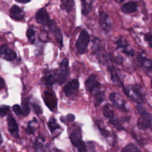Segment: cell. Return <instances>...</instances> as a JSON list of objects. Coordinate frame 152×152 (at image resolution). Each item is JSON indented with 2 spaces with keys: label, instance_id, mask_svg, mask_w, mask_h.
<instances>
[{
  "label": "cell",
  "instance_id": "f546056e",
  "mask_svg": "<svg viewBox=\"0 0 152 152\" xmlns=\"http://www.w3.org/2000/svg\"><path fill=\"white\" fill-rule=\"evenodd\" d=\"M96 125H97V128H99L101 135L105 138H109L110 137V132L109 131L106 129L105 128H102L100 125V121L99 120L96 121Z\"/></svg>",
  "mask_w": 152,
  "mask_h": 152
},
{
  "label": "cell",
  "instance_id": "60d3db41",
  "mask_svg": "<svg viewBox=\"0 0 152 152\" xmlns=\"http://www.w3.org/2000/svg\"><path fill=\"white\" fill-rule=\"evenodd\" d=\"M16 2L18 3H21V4H26L28 2H30V0H16Z\"/></svg>",
  "mask_w": 152,
  "mask_h": 152
},
{
  "label": "cell",
  "instance_id": "74e56055",
  "mask_svg": "<svg viewBox=\"0 0 152 152\" xmlns=\"http://www.w3.org/2000/svg\"><path fill=\"white\" fill-rule=\"evenodd\" d=\"M9 110V106L4 105L0 106V117H4Z\"/></svg>",
  "mask_w": 152,
  "mask_h": 152
},
{
  "label": "cell",
  "instance_id": "8d00e7d4",
  "mask_svg": "<svg viewBox=\"0 0 152 152\" xmlns=\"http://www.w3.org/2000/svg\"><path fill=\"white\" fill-rule=\"evenodd\" d=\"M86 144H87L86 147H87V150H88L90 152H95L96 151V147H95L94 142L88 141H87Z\"/></svg>",
  "mask_w": 152,
  "mask_h": 152
},
{
  "label": "cell",
  "instance_id": "e0dca14e",
  "mask_svg": "<svg viewBox=\"0 0 152 152\" xmlns=\"http://www.w3.org/2000/svg\"><path fill=\"white\" fill-rule=\"evenodd\" d=\"M109 71L110 73V78L114 84L118 86H123V82L121 81L116 69L112 66H109Z\"/></svg>",
  "mask_w": 152,
  "mask_h": 152
},
{
  "label": "cell",
  "instance_id": "7bdbcfd3",
  "mask_svg": "<svg viewBox=\"0 0 152 152\" xmlns=\"http://www.w3.org/2000/svg\"><path fill=\"white\" fill-rule=\"evenodd\" d=\"M2 143V135H1V134L0 132V145H1Z\"/></svg>",
  "mask_w": 152,
  "mask_h": 152
},
{
  "label": "cell",
  "instance_id": "5b68a950",
  "mask_svg": "<svg viewBox=\"0 0 152 152\" xmlns=\"http://www.w3.org/2000/svg\"><path fill=\"white\" fill-rule=\"evenodd\" d=\"M69 62L68 60L66 58L63 59V60L60 63V70L58 74L57 82L59 85H62L66 80L69 75Z\"/></svg>",
  "mask_w": 152,
  "mask_h": 152
},
{
  "label": "cell",
  "instance_id": "f1b7e54d",
  "mask_svg": "<svg viewBox=\"0 0 152 152\" xmlns=\"http://www.w3.org/2000/svg\"><path fill=\"white\" fill-rule=\"evenodd\" d=\"M101 48H102V44H101L100 40L98 38L94 37L93 40L92 50L93 51V52L94 53L99 54V53H100L99 50L100 51Z\"/></svg>",
  "mask_w": 152,
  "mask_h": 152
},
{
  "label": "cell",
  "instance_id": "3957f363",
  "mask_svg": "<svg viewBox=\"0 0 152 152\" xmlns=\"http://www.w3.org/2000/svg\"><path fill=\"white\" fill-rule=\"evenodd\" d=\"M137 110L140 115V118L137 122V125L141 129H147L151 128V116L148 112L146 109L141 104H137Z\"/></svg>",
  "mask_w": 152,
  "mask_h": 152
},
{
  "label": "cell",
  "instance_id": "f6af8a7d",
  "mask_svg": "<svg viewBox=\"0 0 152 152\" xmlns=\"http://www.w3.org/2000/svg\"><path fill=\"white\" fill-rule=\"evenodd\" d=\"M59 152H61V151H59Z\"/></svg>",
  "mask_w": 152,
  "mask_h": 152
},
{
  "label": "cell",
  "instance_id": "9c48e42d",
  "mask_svg": "<svg viewBox=\"0 0 152 152\" xmlns=\"http://www.w3.org/2000/svg\"><path fill=\"white\" fill-rule=\"evenodd\" d=\"M36 21L43 26H48L49 25L52 20L50 16L45 8H42L39 9L36 14Z\"/></svg>",
  "mask_w": 152,
  "mask_h": 152
},
{
  "label": "cell",
  "instance_id": "d590c367",
  "mask_svg": "<svg viewBox=\"0 0 152 152\" xmlns=\"http://www.w3.org/2000/svg\"><path fill=\"white\" fill-rule=\"evenodd\" d=\"M36 128L31 125V121H30L28 122L27 127L26 129V132L28 134H33L35 132Z\"/></svg>",
  "mask_w": 152,
  "mask_h": 152
},
{
  "label": "cell",
  "instance_id": "8fae6325",
  "mask_svg": "<svg viewBox=\"0 0 152 152\" xmlns=\"http://www.w3.org/2000/svg\"><path fill=\"white\" fill-rule=\"evenodd\" d=\"M115 43L116 45V48L121 49L122 53L125 55L128 56H133L134 55V50L125 39H123V38H119Z\"/></svg>",
  "mask_w": 152,
  "mask_h": 152
},
{
  "label": "cell",
  "instance_id": "7c38bea8",
  "mask_svg": "<svg viewBox=\"0 0 152 152\" xmlns=\"http://www.w3.org/2000/svg\"><path fill=\"white\" fill-rule=\"evenodd\" d=\"M99 24L102 29L107 33L112 29V24L107 14L103 11H99Z\"/></svg>",
  "mask_w": 152,
  "mask_h": 152
},
{
  "label": "cell",
  "instance_id": "f35d334b",
  "mask_svg": "<svg viewBox=\"0 0 152 152\" xmlns=\"http://www.w3.org/2000/svg\"><path fill=\"white\" fill-rule=\"evenodd\" d=\"M32 106L35 113H36L37 115H40L42 113V110L39 104L34 103L32 104Z\"/></svg>",
  "mask_w": 152,
  "mask_h": 152
},
{
  "label": "cell",
  "instance_id": "ba28073f",
  "mask_svg": "<svg viewBox=\"0 0 152 152\" xmlns=\"http://www.w3.org/2000/svg\"><path fill=\"white\" fill-rule=\"evenodd\" d=\"M110 100L112 102L114 106L118 110L124 112H127L128 109L125 106V102L122 97L117 93L112 92L109 96Z\"/></svg>",
  "mask_w": 152,
  "mask_h": 152
},
{
  "label": "cell",
  "instance_id": "30bf717a",
  "mask_svg": "<svg viewBox=\"0 0 152 152\" xmlns=\"http://www.w3.org/2000/svg\"><path fill=\"white\" fill-rule=\"evenodd\" d=\"M48 27L52 33L56 43L59 45L61 48H62L63 46V36L59 27L57 26L55 21L53 20H52V21H50L49 25L48 26Z\"/></svg>",
  "mask_w": 152,
  "mask_h": 152
},
{
  "label": "cell",
  "instance_id": "d4e9b609",
  "mask_svg": "<svg viewBox=\"0 0 152 152\" xmlns=\"http://www.w3.org/2000/svg\"><path fill=\"white\" fill-rule=\"evenodd\" d=\"M22 106V110L23 112L24 116H27L30 112V107H29V99L28 97H24L21 102Z\"/></svg>",
  "mask_w": 152,
  "mask_h": 152
},
{
  "label": "cell",
  "instance_id": "6da1fadb",
  "mask_svg": "<svg viewBox=\"0 0 152 152\" xmlns=\"http://www.w3.org/2000/svg\"><path fill=\"white\" fill-rule=\"evenodd\" d=\"M123 89L125 94L138 104H141L145 102V93L140 86L136 84H129L126 87H123Z\"/></svg>",
  "mask_w": 152,
  "mask_h": 152
},
{
  "label": "cell",
  "instance_id": "52a82bcc",
  "mask_svg": "<svg viewBox=\"0 0 152 152\" xmlns=\"http://www.w3.org/2000/svg\"><path fill=\"white\" fill-rule=\"evenodd\" d=\"M100 87L101 84L97 80L96 76L94 74H90L85 81V87L89 92L95 93L100 90Z\"/></svg>",
  "mask_w": 152,
  "mask_h": 152
},
{
  "label": "cell",
  "instance_id": "d6a6232c",
  "mask_svg": "<svg viewBox=\"0 0 152 152\" xmlns=\"http://www.w3.org/2000/svg\"><path fill=\"white\" fill-rule=\"evenodd\" d=\"M75 119V116L72 113H68L65 116H61L60 120L61 122L64 123L66 122H74Z\"/></svg>",
  "mask_w": 152,
  "mask_h": 152
},
{
  "label": "cell",
  "instance_id": "ffe728a7",
  "mask_svg": "<svg viewBox=\"0 0 152 152\" xmlns=\"http://www.w3.org/2000/svg\"><path fill=\"white\" fill-rule=\"evenodd\" d=\"M60 6L63 11L69 13L74 6V1L72 0H62Z\"/></svg>",
  "mask_w": 152,
  "mask_h": 152
},
{
  "label": "cell",
  "instance_id": "2e32d148",
  "mask_svg": "<svg viewBox=\"0 0 152 152\" xmlns=\"http://www.w3.org/2000/svg\"><path fill=\"white\" fill-rule=\"evenodd\" d=\"M138 5L136 2L129 1L124 4L121 8V11L125 14H132L138 10Z\"/></svg>",
  "mask_w": 152,
  "mask_h": 152
},
{
  "label": "cell",
  "instance_id": "7402d4cb",
  "mask_svg": "<svg viewBox=\"0 0 152 152\" xmlns=\"http://www.w3.org/2000/svg\"><path fill=\"white\" fill-rule=\"evenodd\" d=\"M81 13L83 15H86L90 13L92 10V4L93 1L87 2L84 0L81 1Z\"/></svg>",
  "mask_w": 152,
  "mask_h": 152
},
{
  "label": "cell",
  "instance_id": "5bb4252c",
  "mask_svg": "<svg viewBox=\"0 0 152 152\" xmlns=\"http://www.w3.org/2000/svg\"><path fill=\"white\" fill-rule=\"evenodd\" d=\"M0 54L2 58L7 61H12L17 57L16 53L8 48L6 45H2L0 47Z\"/></svg>",
  "mask_w": 152,
  "mask_h": 152
},
{
  "label": "cell",
  "instance_id": "83f0119b",
  "mask_svg": "<svg viewBox=\"0 0 152 152\" xmlns=\"http://www.w3.org/2000/svg\"><path fill=\"white\" fill-rule=\"evenodd\" d=\"M107 57L112 62L118 65H121L124 61V58L121 55L114 56L112 53H108Z\"/></svg>",
  "mask_w": 152,
  "mask_h": 152
},
{
  "label": "cell",
  "instance_id": "ac0fdd59",
  "mask_svg": "<svg viewBox=\"0 0 152 152\" xmlns=\"http://www.w3.org/2000/svg\"><path fill=\"white\" fill-rule=\"evenodd\" d=\"M43 79L46 84L48 86H52L57 82V77L52 71H45Z\"/></svg>",
  "mask_w": 152,
  "mask_h": 152
},
{
  "label": "cell",
  "instance_id": "d6986e66",
  "mask_svg": "<svg viewBox=\"0 0 152 152\" xmlns=\"http://www.w3.org/2000/svg\"><path fill=\"white\" fill-rule=\"evenodd\" d=\"M138 63L141 67H144L147 69H151L152 66V62L151 60L144 56L142 54L140 53L137 56Z\"/></svg>",
  "mask_w": 152,
  "mask_h": 152
},
{
  "label": "cell",
  "instance_id": "4316f807",
  "mask_svg": "<svg viewBox=\"0 0 152 152\" xmlns=\"http://www.w3.org/2000/svg\"><path fill=\"white\" fill-rule=\"evenodd\" d=\"M121 152H141V151L134 144L129 143L121 150Z\"/></svg>",
  "mask_w": 152,
  "mask_h": 152
},
{
  "label": "cell",
  "instance_id": "9a60e30c",
  "mask_svg": "<svg viewBox=\"0 0 152 152\" xmlns=\"http://www.w3.org/2000/svg\"><path fill=\"white\" fill-rule=\"evenodd\" d=\"M10 16L13 20H21L24 17V12L17 5H14L10 10Z\"/></svg>",
  "mask_w": 152,
  "mask_h": 152
},
{
  "label": "cell",
  "instance_id": "277c9868",
  "mask_svg": "<svg viewBox=\"0 0 152 152\" xmlns=\"http://www.w3.org/2000/svg\"><path fill=\"white\" fill-rule=\"evenodd\" d=\"M89 42L90 35L86 30L83 29L80 32L75 43L77 53L80 55H83L86 53Z\"/></svg>",
  "mask_w": 152,
  "mask_h": 152
},
{
  "label": "cell",
  "instance_id": "ee69618b",
  "mask_svg": "<svg viewBox=\"0 0 152 152\" xmlns=\"http://www.w3.org/2000/svg\"><path fill=\"white\" fill-rule=\"evenodd\" d=\"M115 2H117V3H122V2H124V0H121V1H119V0L117 1V0H116Z\"/></svg>",
  "mask_w": 152,
  "mask_h": 152
},
{
  "label": "cell",
  "instance_id": "8992f818",
  "mask_svg": "<svg viewBox=\"0 0 152 152\" xmlns=\"http://www.w3.org/2000/svg\"><path fill=\"white\" fill-rule=\"evenodd\" d=\"M80 83L78 79H72L65 84L62 88L65 96L68 97L77 94L79 89Z\"/></svg>",
  "mask_w": 152,
  "mask_h": 152
},
{
  "label": "cell",
  "instance_id": "44dd1931",
  "mask_svg": "<svg viewBox=\"0 0 152 152\" xmlns=\"http://www.w3.org/2000/svg\"><path fill=\"white\" fill-rule=\"evenodd\" d=\"M105 97V92L104 90H98L94 93V102L95 107L99 106L104 100Z\"/></svg>",
  "mask_w": 152,
  "mask_h": 152
},
{
  "label": "cell",
  "instance_id": "ab89813d",
  "mask_svg": "<svg viewBox=\"0 0 152 152\" xmlns=\"http://www.w3.org/2000/svg\"><path fill=\"white\" fill-rule=\"evenodd\" d=\"M144 40L148 42L149 46L151 48V43H152V37L151 34L150 33H148L144 34Z\"/></svg>",
  "mask_w": 152,
  "mask_h": 152
},
{
  "label": "cell",
  "instance_id": "7a4b0ae2",
  "mask_svg": "<svg viewBox=\"0 0 152 152\" xmlns=\"http://www.w3.org/2000/svg\"><path fill=\"white\" fill-rule=\"evenodd\" d=\"M69 139L72 145L75 147L79 152H88L86 142L82 138L81 128L75 126L69 134Z\"/></svg>",
  "mask_w": 152,
  "mask_h": 152
},
{
  "label": "cell",
  "instance_id": "484cf974",
  "mask_svg": "<svg viewBox=\"0 0 152 152\" xmlns=\"http://www.w3.org/2000/svg\"><path fill=\"white\" fill-rule=\"evenodd\" d=\"M109 123L113 125V127H115L118 131L123 130L124 129L121 121L118 118H116L115 116L109 120Z\"/></svg>",
  "mask_w": 152,
  "mask_h": 152
},
{
  "label": "cell",
  "instance_id": "603a6c76",
  "mask_svg": "<svg viewBox=\"0 0 152 152\" xmlns=\"http://www.w3.org/2000/svg\"><path fill=\"white\" fill-rule=\"evenodd\" d=\"M102 112L103 116L109 120L115 116L113 110L111 108L109 104H106L103 107Z\"/></svg>",
  "mask_w": 152,
  "mask_h": 152
},
{
  "label": "cell",
  "instance_id": "836d02e7",
  "mask_svg": "<svg viewBox=\"0 0 152 152\" xmlns=\"http://www.w3.org/2000/svg\"><path fill=\"white\" fill-rule=\"evenodd\" d=\"M39 40L42 42H47L49 40L48 32L45 30H42L39 34Z\"/></svg>",
  "mask_w": 152,
  "mask_h": 152
},
{
  "label": "cell",
  "instance_id": "e575fe53",
  "mask_svg": "<svg viewBox=\"0 0 152 152\" xmlns=\"http://www.w3.org/2000/svg\"><path fill=\"white\" fill-rule=\"evenodd\" d=\"M12 110L18 116H24L23 112V110H22V109H21V107L20 106H19L18 104H14L12 106Z\"/></svg>",
  "mask_w": 152,
  "mask_h": 152
},
{
  "label": "cell",
  "instance_id": "cb8c5ba5",
  "mask_svg": "<svg viewBox=\"0 0 152 152\" xmlns=\"http://www.w3.org/2000/svg\"><path fill=\"white\" fill-rule=\"evenodd\" d=\"M48 126L52 134L58 129H60L59 125L57 123L56 119L54 117H50L48 122Z\"/></svg>",
  "mask_w": 152,
  "mask_h": 152
},
{
  "label": "cell",
  "instance_id": "4dcf8cb0",
  "mask_svg": "<svg viewBox=\"0 0 152 152\" xmlns=\"http://www.w3.org/2000/svg\"><path fill=\"white\" fill-rule=\"evenodd\" d=\"M35 30L34 28H28V30H27L26 32V36L28 39V40L30 41V42L31 44H34L35 41H36V38H35Z\"/></svg>",
  "mask_w": 152,
  "mask_h": 152
},
{
  "label": "cell",
  "instance_id": "4fadbf2b",
  "mask_svg": "<svg viewBox=\"0 0 152 152\" xmlns=\"http://www.w3.org/2000/svg\"><path fill=\"white\" fill-rule=\"evenodd\" d=\"M8 131L15 138H18L19 137V129H18V125L14 118V117L10 115L8 117Z\"/></svg>",
  "mask_w": 152,
  "mask_h": 152
},
{
  "label": "cell",
  "instance_id": "b9f144b4",
  "mask_svg": "<svg viewBox=\"0 0 152 152\" xmlns=\"http://www.w3.org/2000/svg\"><path fill=\"white\" fill-rule=\"evenodd\" d=\"M4 86V80L0 77V90L2 89Z\"/></svg>",
  "mask_w": 152,
  "mask_h": 152
},
{
  "label": "cell",
  "instance_id": "1f68e13d",
  "mask_svg": "<svg viewBox=\"0 0 152 152\" xmlns=\"http://www.w3.org/2000/svg\"><path fill=\"white\" fill-rule=\"evenodd\" d=\"M34 149L35 152H46L43 144L39 140V139H36L34 141Z\"/></svg>",
  "mask_w": 152,
  "mask_h": 152
}]
</instances>
